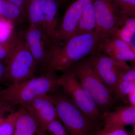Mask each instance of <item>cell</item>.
I'll return each instance as SVG.
<instances>
[{
	"instance_id": "obj_19",
	"label": "cell",
	"mask_w": 135,
	"mask_h": 135,
	"mask_svg": "<svg viewBox=\"0 0 135 135\" xmlns=\"http://www.w3.org/2000/svg\"><path fill=\"white\" fill-rule=\"evenodd\" d=\"M135 35V17H128L124 24L117 30L114 36L130 44Z\"/></svg>"
},
{
	"instance_id": "obj_32",
	"label": "cell",
	"mask_w": 135,
	"mask_h": 135,
	"mask_svg": "<svg viewBox=\"0 0 135 135\" xmlns=\"http://www.w3.org/2000/svg\"><path fill=\"white\" fill-rule=\"evenodd\" d=\"M9 104H10L0 99V108H2L3 107Z\"/></svg>"
},
{
	"instance_id": "obj_13",
	"label": "cell",
	"mask_w": 135,
	"mask_h": 135,
	"mask_svg": "<svg viewBox=\"0 0 135 135\" xmlns=\"http://www.w3.org/2000/svg\"><path fill=\"white\" fill-rule=\"evenodd\" d=\"M60 0H41V5L45 32L55 42L60 25L58 22V12Z\"/></svg>"
},
{
	"instance_id": "obj_26",
	"label": "cell",
	"mask_w": 135,
	"mask_h": 135,
	"mask_svg": "<svg viewBox=\"0 0 135 135\" xmlns=\"http://www.w3.org/2000/svg\"><path fill=\"white\" fill-rule=\"evenodd\" d=\"M95 135H132L125 127L113 128L110 129H102L98 130Z\"/></svg>"
},
{
	"instance_id": "obj_21",
	"label": "cell",
	"mask_w": 135,
	"mask_h": 135,
	"mask_svg": "<svg viewBox=\"0 0 135 135\" xmlns=\"http://www.w3.org/2000/svg\"><path fill=\"white\" fill-rule=\"evenodd\" d=\"M135 88V82L119 79L114 91V96L122 100L125 99V97L128 96Z\"/></svg>"
},
{
	"instance_id": "obj_8",
	"label": "cell",
	"mask_w": 135,
	"mask_h": 135,
	"mask_svg": "<svg viewBox=\"0 0 135 135\" xmlns=\"http://www.w3.org/2000/svg\"><path fill=\"white\" fill-rule=\"evenodd\" d=\"M28 48L33 56L38 68L46 69L50 57L51 50L53 43L47 35L37 27L29 25L22 32Z\"/></svg>"
},
{
	"instance_id": "obj_33",
	"label": "cell",
	"mask_w": 135,
	"mask_h": 135,
	"mask_svg": "<svg viewBox=\"0 0 135 135\" xmlns=\"http://www.w3.org/2000/svg\"><path fill=\"white\" fill-rule=\"evenodd\" d=\"M133 129L131 132V134L132 135H135V123L134 125H133Z\"/></svg>"
},
{
	"instance_id": "obj_29",
	"label": "cell",
	"mask_w": 135,
	"mask_h": 135,
	"mask_svg": "<svg viewBox=\"0 0 135 135\" xmlns=\"http://www.w3.org/2000/svg\"><path fill=\"white\" fill-rule=\"evenodd\" d=\"M7 63L0 60V83L6 81Z\"/></svg>"
},
{
	"instance_id": "obj_7",
	"label": "cell",
	"mask_w": 135,
	"mask_h": 135,
	"mask_svg": "<svg viewBox=\"0 0 135 135\" xmlns=\"http://www.w3.org/2000/svg\"><path fill=\"white\" fill-rule=\"evenodd\" d=\"M95 16V31L102 39L114 36L128 17L122 14L114 0H92Z\"/></svg>"
},
{
	"instance_id": "obj_10",
	"label": "cell",
	"mask_w": 135,
	"mask_h": 135,
	"mask_svg": "<svg viewBox=\"0 0 135 135\" xmlns=\"http://www.w3.org/2000/svg\"><path fill=\"white\" fill-rule=\"evenodd\" d=\"M23 107L36 118L40 129L46 132L49 124L58 118L56 107L49 94L36 98Z\"/></svg>"
},
{
	"instance_id": "obj_3",
	"label": "cell",
	"mask_w": 135,
	"mask_h": 135,
	"mask_svg": "<svg viewBox=\"0 0 135 135\" xmlns=\"http://www.w3.org/2000/svg\"><path fill=\"white\" fill-rule=\"evenodd\" d=\"M56 90L49 94L56 107L59 119L66 131L71 135H95L100 129L101 123L83 113L64 92Z\"/></svg>"
},
{
	"instance_id": "obj_34",
	"label": "cell",
	"mask_w": 135,
	"mask_h": 135,
	"mask_svg": "<svg viewBox=\"0 0 135 135\" xmlns=\"http://www.w3.org/2000/svg\"><path fill=\"white\" fill-rule=\"evenodd\" d=\"M50 135H52V134H50Z\"/></svg>"
},
{
	"instance_id": "obj_18",
	"label": "cell",
	"mask_w": 135,
	"mask_h": 135,
	"mask_svg": "<svg viewBox=\"0 0 135 135\" xmlns=\"http://www.w3.org/2000/svg\"><path fill=\"white\" fill-rule=\"evenodd\" d=\"M0 16L16 24L24 20L21 10L7 0H0Z\"/></svg>"
},
{
	"instance_id": "obj_24",
	"label": "cell",
	"mask_w": 135,
	"mask_h": 135,
	"mask_svg": "<svg viewBox=\"0 0 135 135\" xmlns=\"http://www.w3.org/2000/svg\"><path fill=\"white\" fill-rule=\"evenodd\" d=\"M122 15L135 17V0H114Z\"/></svg>"
},
{
	"instance_id": "obj_27",
	"label": "cell",
	"mask_w": 135,
	"mask_h": 135,
	"mask_svg": "<svg viewBox=\"0 0 135 135\" xmlns=\"http://www.w3.org/2000/svg\"><path fill=\"white\" fill-rule=\"evenodd\" d=\"M17 6L21 10L24 20L27 18V11L29 0H7Z\"/></svg>"
},
{
	"instance_id": "obj_35",
	"label": "cell",
	"mask_w": 135,
	"mask_h": 135,
	"mask_svg": "<svg viewBox=\"0 0 135 135\" xmlns=\"http://www.w3.org/2000/svg\"></svg>"
},
{
	"instance_id": "obj_23",
	"label": "cell",
	"mask_w": 135,
	"mask_h": 135,
	"mask_svg": "<svg viewBox=\"0 0 135 135\" xmlns=\"http://www.w3.org/2000/svg\"><path fill=\"white\" fill-rule=\"evenodd\" d=\"M16 119V111L10 113L0 124V135H13Z\"/></svg>"
},
{
	"instance_id": "obj_2",
	"label": "cell",
	"mask_w": 135,
	"mask_h": 135,
	"mask_svg": "<svg viewBox=\"0 0 135 135\" xmlns=\"http://www.w3.org/2000/svg\"><path fill=\"white\" fill-rule=\"evenodd\" d=\"M59 87L55 72L47 71L41 76L10 84L6 88L0 89V99L12 105L25 106L36 98L56 91Z\"/></svg>"
},
{
	"instance_id": "obj_14",
	"label": "cell",
	"mask_w": 135,
	"mask_h": 135,
	"mask_svg": "<svg viewBox=\"0 0 135 135\" xmlns=\"http://www.w3.org/2000/svg\"><path fill=\"white\" fill-rule=\"evenodd\" d=\"M16 112L15 130L13 135H33L40 128L38 120L24 107Z\"/></svg>"
},
{
	"instance_id": "obj_15",
	"label": "cell",
	"mask_w": 135,
	"mask_h": 135,
	"mask_svg": "<svg viewBox=\"0 0 135 135\" xmlns=\"http://www.w3.org/2000/svg\"><path fill=\"white\" fill-rule=\"evenodd\" d=\"M89 65L101 80L114 94L121 73L123 70L106 64H92Z\"/></svg>"
},
{
	"instance_id": "obj_11",
	"label": "cell",
	"mask_w": 135,
	"mask_h": 135,
	"mask_svg": "<svg viewBox=\"0 0 135 135\" xmlns=\"http://www.w3.org/2000/svg\"><path fill=\"white\" fill-rule=\"evenodd\" d=\"M97 51L122 62H135V52L128 44L115 36L101 40Z\"/></svg>"
},
{
	"instance_id": "obj_20",
	"label": "cell",
	"mask_w": 135,
	"mask_h": 135,
	"mask_svg": "<svg viewBox=\"0 0 135 135\" xmlns=\"http://www.w3.org/2000/svg\"><path fill=\"white\" fill-rule=\"evenodd\" d=\"M15 24L9 20L0 16V43L9 41L14 35Z\"/></svg>"
},
{
	"instance_id": "obj_5",
	"label": "cell",
	"mask_w": 135,
	"mask_h": 135,
	"mask_svg": "<svg viewBox=\"0 0 135 135\" xmlns=\"http://www.w3.org/2000/svg\"><path fill=\"white\" fill-rule=\"evenodd\" d=\"M38 69L32 53L18 32L16 43L7 63L6 81L10 84L17 83L32 79Z\"/></svg>"
},
{
	"instance_id": "obj_17",
	"label": "cell",
	"mask_w": 135,
	"mask_h": 135,
	"mask_svg": "<svg viewBox=\"0 0 135 135\" xmlns=\"http://www.w3.org/2000/svg\"><path fill=\"white\" fill-rule=\"evenodd\" d=\"M27 19L29 21V25L37 27L46 34L44 29L41 0H29Z\"/></svg>"
},
{
	"instance_id": "obj_25",
	"label": "cell",
	"mask_w": 135,
	"mask_h": 135,
	"mask_svg": "<svg viewBox=\"0 0 135 135\" xmlns=\"http://www.w3.org/2000/svg\"><path fill=\"white\" fill-rule=\"evenodd\" d=\"M46 132L52 135H68L67 131L59 118L49 124L46 128Z\"/></svg>"
},
{
	"instance_id": "obj_22",
	"label": "cell",
	"mask_w": 135,
	"mask_h": 135,
	"mask_svg": "<svg viewBox=\"0 0 135 135\" xmlns=\"http://www.w3.org/2000/svg\"><path fill=\"white\" fill-rule=\"evenodd\" d=\"M18 36V32H16L9 41L3 43H0V60L7 63L16 43Z\"/></svg>"
},
{
	"instance_id": "obj_28",
	"label": "cell",
	"mask_w": 135,
	"mask_h": 135,
	"mask_svg": "<svg viewBox=\"0 0 135 135\" xmlns=\"http://www.w3.org/2000/svg\"><path fill=\"white\" fill-rule=\"evenodd\" d=\"M13 105L9 104L2 108H0V124L5 120V114L7 113L13 112Z\"/></svg>"
},
{
	"instance_id": "obj_16",
	"label": "cell",
	"mask_w": 135,
	"mask_h": 135,
	"mask_svg": "<svg viewBox=\"0 0 135 135\" xmlns=\"http://www.w3.org/2000/svg\"><path fill=\"white\" fill-rule=\"evenodd\" d=\"M96 27L95 16L91 2L85 8L73 36L81 34L91 33L95 30Z\"/></svg>"
},
{
	"instance_id": "obj_30",
	"label": "cell",
	"mask_w": 135,
	"mask_h": 135,
	"mask_svg": "<svg viewBox=\"0 0 135 135\" xmlns=\"http://www.w3.org/2000/svg\"><path fill=\"white\" fill-rule=\"evenodd\" d=\"M129 101L131 105L135 106V88L128 96Z\"/></svg>"
},
{
	"instance_id": "obj_31",
	"label": "cell",
	"mask_w": 135,
	"mask_h": 135,
	"mask_svg": "<svg viewBox=\"0 0 135 135\" xmlns=\"http://www.w3.org/2000/svg\"><path fill=\"white\" fill-rule=\"evenodd\" d=\"M36 135H48L46 131L39 128L36 133Z\"/></svg>"
},
{
	"instance_id": "obj_4",
	"label": "cell",
	"mask_w": 135,
	"mask_h": 135,
	"mask_svg": "<svg viewBox=\"0 0 135 135\" xmlns=\"http://www.w3.org/2000/svg\"><path fill=\"white\" fill-rule=\"evenodd\" d=\"M69 70L74 74L103 115L112 110L115 104L113 92L101 80L85 58L75 63Z\"/></svg>"
},
{
	"instance_id": "obj_6",
	"label": "cell",
	"mask_w": 135,
	"mask_h": 135,
	"mask_svg": "<svg viewBox=\"0 0 135 135\" xmlns=\"http://www.w3.org/2000/svg\"><path fill=\"white\" fill-rule=\"evenodd\" d=\"M59 82L64 92L83 113L95 121L103 122V115L71 71L63 73Z\"/></svg>"
},
{
	"instance_id": "obj_12",
	"label": "cell",
	"mask_w": 135,
	"mask_h": 135,
	"mask_svg": "<svg viewBox=\"0 0 135 135\" xmlns=\"http://www.w3.org/2000/svg\"><path fill=\"white\" fill-rule=\"evenodd\" d=\"M103 127L105 129L125 127L135 123V106L122 107L103 114Z\"/></svg>"
},
{
	"instance_id": "obj_1",
	"label": "cell",
	"mask_w": 135,
	"mask_h": 135,
	"mask_svg": "<svg viewBox=\"0 0 135 135\" xmlns=\"http://www.w3.org/2000/svg\"><path fill=\"white\" fill-rule=\"evenodd\" d=\"M101 36L93 32L72 36L64 42H56L51 47L47 71L63 73L73 65L97 51Z\"/></svg>"
},
{
	"instance_id": "obj_9",
	"label": "cell",
	"mask_w": 135,
	"mask_h": 135,
	"mask_svg": "<svg viewBox=\"0 0 135 135\" xmlns=\"http://www.w3.org/2000/svg\"><path fill=\"white\" fill-rule=\"evenodd\" d=\"M92 0H75L66 10L55 42H64L73 36L84 9Z\"/></svg>"
}]
</instances>
